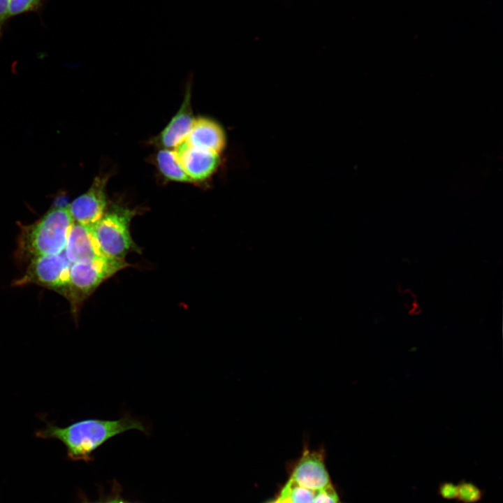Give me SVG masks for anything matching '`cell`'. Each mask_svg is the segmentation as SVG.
<instances>
[{
	"instance_id": "7a4b0ae2",
	"label": "cell",
	"mask_w": 503,
	"mask_h": 503,
	"mask_svg": "<svg viewBox=\"0 0 503 503\" xmlns=\"http://www.w3.org/2000/svg\"><path fill=\"white\" fill-rule=\"evenodd\" d=\"M68 206L54 207L36 222L22 227L17 257L22 261L64 252L73 223Z\"/></svg>"
},
{
	"instance_id": "d6986e66",
	"label": "cell",
	"mask_w": 503,
	"mask_h": 503,
	"mask_svg": "<svg viewBox=\"0 0 503 503\" xmlns=\"http://www.w3.org/2000/svg\"><path fill=\"white\" fill-rule=\"evenodd\" d=\"M264 503H275V501L274 499H272V500H268V501H267L266 502H264Z\"/></svg>"
},
{
	"instance_id": "9a60e30c",
	"label": "cell",
	"mask_w": 503,
	"mask_h": 503,
	"mask_svg": "<svg viewBox=\"0 0 503 503\" xmlns=\"http://www.w3.org/2000/svg\"><path fill=\"white\" fill-rule=\"evenodd\" d=\"M315 503H342V502L332 483L319 491Z\"/></svg>"
},
{
	"instance_id": "4fadbf2b",
	"label": "cell",
	"mask_w": 503,
	"mask_h": 503,
	"mask_svg": "<svg viewBox=\"0 0 503 503\" xmlns=\"http://www.w3.org/2000/svg\"><path fill=\"white\" fill-rule=\"evenodd\" d=\"M50 0H10L8 17L10 20L15 16L36 13L41 16L42 13Z\"/></svg>"
},
{
	"instance_id": "9c48e42d",
	"label": "cell",
	"mask_w": 503,
	"mask_h": 503,
	"mask_svg": "<svg viewBox=\"0 0 503 503\" xmlns=\"http://www.w3.org/2000/svg\"><path fill=\"white\" fill-rule=\"evenodd\" d=\"M194 119L191 107V85H188L179 110L163 129L151 140V143L160 148L176 147L186 140Z\"/></svg>"
},
{
	"instance_id": "30bf717a",
	"label": "cell",
	"mask_w": 503,
	"mask_h": 503,
	"mask_svg": "<svg viewBox=\"0 0 503 503\" xmlns=\"http://www.w3.org/2000/svg\"><path fill=\"white\" fill-rule=\"evenodd\" d=\"M186 141L191 146L219 154L224 148L226 137L217 122L200 117L195 118Z\"/></svg>"
},
{
	"instance_id": "277c9868",
	"label": "cell",
	"mask_w": 503,
	"mask_h": 503,
	"mask_svg": "<svg viewBox=\"0 0 503 503\" xmlns=\"http://www.w3.org/2000/svg\"><path fill=\"white\" fill-rule=\"evenodd\" d=\"M137 212L115 205L106 210L95 224L89 227L95 244L101 255L122 258L136 245L130 233V223Z\"/></svg>"
},
{
	"instance_id": "6da1fadb",
	"label": "cell",
	"mask_w": 503,
	"mask_h": 503,
	"mask_svg": "<svg viewBox=\"0 0 503 503\" xmlns=\"http://www.w3.org/2000/svg\"><path fill=\"white\" fill-rule=\"evenodd\" d=\"M136 430L148 434V429L140 420L124 414L115 420L86 418L66 427L46 422L45 426L36 432L37 437L56 439L66 447L71 460L90 461L92 453L110 439L126 431Z\"/></svg>"
},
{
	"instance_id": "e0dca14e",
	"label": "cell",
	"mask_w": 503,
	"mask_h": 503,
	"mask_svg": "<svg viewBox=\"0 0 503 503\" xmlns=\"http://www.w3.org/2000/svg\"><path fill=\"white\" fill-rule=\"evenodd\" d=\"M441 496L446 499H455L458 497V486L451 483H443L439 488Z\"/></svg>"
},
{
	"instance_id": "2e32d148",
	"label": "cell",
	"mask_w": 503,
	"mask_h": 503,
	"mask_svg": "<svg viewBox=\"0 0 503 503\" xmlns=\"http://www.w3.org/2000/svg\"><path fill=\"white\" fill-rule=\"evenodd\" d=\"M10 0H0V40L10 20L8 8Z\"/></svg>"
},
{
	"instance_id": "8992f818",
	"label": "cell",
	"mask_w": 503,
	"mask_h": 503,
	"mask_svg": "<svg viewBox=\"0 0 503 503\" xmlns=\"http://www.w3.org/2000/svg\"><path fill=\"white\" fill-rule=\"evenodd\" d=\"M71 264L64 252L35 258L29 261L24 275L15 285L34 284L63 295Z\"/></svg>"
},
{
	"instance_id": "ac0fdd59",
	"label": "cell",
	"mask_w": 503,
	"mask_h": 503,
	"mask_svg": "<svg viewBox=\"0 0 503 503\" xmlns=\"http://www.w3.org/2000/svg\"><path fill=\"white\" fill-rule=\"evenodd\" d=\"M120 500H121L120 499L115 498V499H109L107 500L99 501V502H90V503H119Z\"/></svg>"
},
{
	"instance_id": "52a82bcc",
	"label": "cell",
	"mask_w": 503,
	"mask_h": 503,
	"mask_svg": "<svg viewBox=\"0 0 503 503\" xmlns=\"http://www.w3.org/2000/svg\"><path fill=\"white\" fill-rule=\"evenodd\" d=\"M109 173L95 177L89 189L68 205L74 222L91 227L103 216L107 208L106 186Z\"/></svg>"
},
{
	"instance_id": "5bb4252c",
	"label": "cell",
	"mask_w": 503,
	"mask_h": 503,
	"mask_svg": "<svg viewBox=\"0 0 503 503\" xmlns=\"http://www.w3.org/2000/svg\"><path fill=\"white\" fill-rule=\"evenodd\" d=\"M481 497V490L471 483L462 482L458 485V499L465 503H474Z\"/></svg>"
},
{
	"instance_id": "5b68a950",
	"label": "cell",
	"mask_w": 503,
	"mask_h": 503,
	"mask_svg": "<svg viewBox=\"0 0 503 503\" xmlns=\"http://www.w3.org/2000/svg\"><path fill=\"white\" fill-rule=\"evenodd\" d=\"M326 449L323 445L311 449L307 439H304L301 453L288 464L289 479L300 486L314 490L322 489L332 484L326 464Z\"/></svg>"
},
{
	"instance_id": "3957f363",
	"label": "cell",
	"mask_w": 503,
	"mask_h": 503,
	"mask_svg": "<svg viewBox=\"0 0 503 503\" xmlns=\"http://www.w3.org/2000/svg\"><path fill=\"white\" fill-rule=\"evenodd\" d=\"M128 266L129 264L124 259L104 256L71 264L68 283L62 296L70 303L76 324L87 298L103 282Z\"/></svg>"
},
{
	"instance_id": "ba28073f",
	"label": "cell",
	"mask_w": 503,
	"mask_h": 503,
	"mask_svg": "<svg viewBox=\"0 0 503 503\" xmlns=\"http://www.w3.org/2000/svg\"><path fill=\"white\" fill-rule=\"evenodd\" d=\"M174 152L192 183L209 179L218 168L219 154L191 146L186 140L175 147Z\"/></svg>"
},
{
	"instance_id": "7c38bea8",
	"label": "cell",
	"mask_w": 503,
	"mask_h": 503,
	"mask_svg": "<svg viewBox=\"0 0 503 503\" xmlns=\"http://www.w3.org/2000/svg\"><path fill=\"white\" fill-rule=\"evenodd\" d=\"M153 162L162 175L170 181L192 182L180 164L174 151L161 148L154 155Z\"/></svg>"
},
{
	"instance_id": "8fae6325",
	"label": "cell",
	"mask_w": 503,
	"mask_h": 503,
	"mask_svg": "<svg viewBox=\"0 0 503 503\" xmlns=\"http://www.w3.org/2000/svg\"><path fill=\"white\" fill-rule=\"evenodd\" d=\"M64 252L71 263L103 256L95 244L90 228L77 222L71 226Z\"/></svg>"
}]
</instances>
